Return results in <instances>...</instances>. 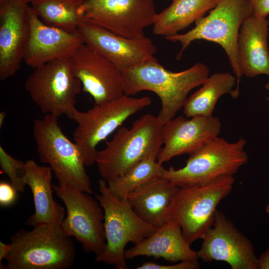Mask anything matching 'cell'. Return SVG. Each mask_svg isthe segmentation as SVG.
<instances>
[{
  "instance_id": "6da1fadb",
  "label": "cell",
  "mask_w": 269,
  "mask_h": 269,
  "mask_svg": "<svg viewBox=\"0 0 269 269\" xmlns=\"http://www.w3.org/2000/svg\"><path fill=\"white\" fill-rule=\"evenodd\" d=\"M209 73L208 66L201 62L182 71L172 72L154 58L122 72L124 93L131 96L142 91L156 94L161 102L158 117L164 124L183 108L189 92L202 85Z\"/></svg>"
},
{
  "instance_id": "7a4b0ae2",
  "label": "cell",
  "mask_w": 269,
  "mask_h": 269,
  "mask_svg": "<svg viewBox=\"0 0 269 269\" xmlns=\"http://www.w3.org/2000/svg\"><path fill=\"white\" fill-rule=\"evenodd\" d=\"M163 124L158 116L146 114L130 128L121 127L105 147L98 150L96 162L106 181L123 174L150 155L157 156L162 145Z\"/></svg>"
},
{
  "instance_id": "3957f363",
  "label": "cell",
  "mask_w": 269,
  "mask_h": 269,
  "mask_svg": "<svg viewBox=\"0 0 269 269\" xmlns=\"http://www.w3.org/2000/svg\"><path fill=\"white\" fill-rule=\"evenodd\" d=\"M5 259L8 269H67L74 264L76 250L61 225L42 224L12 235Z\"/></svg>"
},
{
  "instance_id": "277c9868",
  "label": "cell",
  "mask_w": 269,
  "mask_h": 269,
  "mask_svg": "<svg viewBox=\"0 0 269 269\" xmlns=\"http://www.w3.org/2000/svg\"><path fill=\"white\" fill-rule=\"evenodd\" d=\"M249 0H218L216 6L206 16L197 20L195 26L184 34H176L165 37L173 42L181 43V49L176 56L179 59L184 51L194 40L203 39L219 44L228 56L237 78L236 86L232 98L239 96L240 80L243 76L239 66L238 41L240 28L253 15Z\"/></svg>"
},
{
  "instance_id": "5b68a950",
  "label": "cell",
  "mask_w": 269,
  "mask_h": 269,
  "mask_svg": "<svg viewBox=\"0 0 269 269\" xmlns=\"http://www.w3.org/2000/svg\"><path fill=\"white\" fill-rule=\"evenodd\" d=\"M243 137L231 142L217 136L189 154L186 164L176 169H164L161 177L180 188L203 186L226 176H234L247 163Z\"/></svg>"
},
{
  "instance_id": "8992f818",
  "label": "cell",
  "mask_w": 269,
  "mask_h": 269,
  "mask_svg": "<svg viewBox=\"0 0 269 269\" xmlns=\"http://www.w3.org/2000/svg\"><path fill=\"white\" fill-rule=\"evenodd\" d=\"M100 193L97 200L104 212L106 237L104 250L96 256L95 260L127 269L125 248L129 242L137 244L152 235L157 229L142 220L134 211L127 198L119 199L109 191L107 181H99Z\"/></svg>"
},
{
  "instance_id": "52a82bcc",
  "label": "cell",
  "mask_w": 269,
  "mask_h": 269,
  "mask_svg": "<svg viewBox=\"0 0 269 269\" xmlns=\"http://www.w3.org/2000/svg\"><path fill=\"white\" fill-rule=\"evenodd\" d=\"M33 134L40 160L49 165L58 184L91 194L92 184L81 151L62 131L58 118L45 115L34 120Z\"/></svg>"
},
{
  "instance_id": "ba28073f",
  "label": "cell",
  "mask_w": 269,
  "mask_h": 269,
  "mask_svg": "<svg viewBox=\"0 0 269 269\" xmlns=\"http://www.w3.org/2000/svg\"><path fill=\"white\" fill-rule=\"evenodd\" d=\"M151 104L148 96L134 98L123 95L115 100L95 105L86 111L77 112L72 120L77 126L73 137L86 166L96 162L98 144L119 129L131 116Z\"/></svg>"
},
{
  "instance_id": "9c48e42d",
  "label": "cell",
  "mask_w": 269,
  "mask_h": 269,
  "mask_svg": "<svg viewBox=\"0 0 269 269\" xmlns=\"http://www.w3.org/2000/svg\"><path fill=\"white\" fill-rule=\"evenodd\" d=\"M34 69L24 84L33 102L45 115H65L72 120L82 87L72 72L70 58L55 60Z\"/></svg>"
},
{
  "instance_id": "30bf717a",
  "label": "cell",
  "mask_w": 269,
  "mask_h": 269,
  "mask_svg": "<svg viewBox=\"0 0 269 269\" xmlns=\"http://www.w3.org/2000/svg\"><path fill=\"white\" fill-rule=\"evenodd\" d=\"M234 181V176H226L205 185L180 188L169 218L180 224L189 245L202 239L212 227L217 207L231 192Z\"/></svg>"
},
{
  "instance_id": "8fae6325",
  "label": "cell",
  "mask_w": 269,
  "mask_h": 269,
  "mask_svg": "<svg viewBox=\"0 0 269 269\" xmlns=\"http://www.w3.org/2000/svg\"><path fill=\"white\" fill-rule=\"evenodd\" d=\"M57 196L64 203L66 216L61 226L69 236L74 237L85 252L101 253L106 246L104 212L96 200L73 187L53 185Z\"/></svg>"
},
{
  "instance_id": "7c38bea8",
  "label": "cell",
  "mask_w": 269,
  "mask_h": 269,
  "mask_svg": "<svg viewBox=\"0 0 269 269\" xmlns=\"http://www.w3.org/2000/svg\"><path fill=\"white\" fill-rule=\"evenodd\" d=\"M81 12L84 21L127 38L144 35L156 14L152 0H84Z\"/></svg>"
},
{
  "instance_id": "4fadbf2b",
  "label": "cell",
  "mask_w": 269,
  "mask_h": 269,
  "mask_svg": "<svg viewBox=\"0 0 269 269\" xmlns=\"http://www.w3.org/2000/svg\"><path fill=\"white\" fill-rule=\"evenodd\" d=\"M202 240L197 251L202 261H224L232 269H260L251 240L220 210L217 209L213 224Z\"/></svg>"
},
{
  "instance_id": "5bb4252c",
  "label": "cell",
  "mask_w": 269,
  "mask_h": 269,
  "mask_svg": "<svg viewBox=\"0 0 269 269\" xmlns=\"http://www.w3.org/2000/svg\"><path fill=\"white\" fill-rule=\"evenodd\" d=\"M78 33L83 43L122 72L152 60L157 51L151 40L144 35L127 38L89 21L79 24Z\"/></svg>"
},
{
  "instance_id": "9a60e30c",
  "label": "cell",
  "mask_w": 269,
  "mask_h": 269,
  "mask_svg": "<svg viewBox=\"0 0 269 269\" xmlns=\"http://www.w3.org/2000/svg\"><path fill=\"white\" fill-rule=\"evenodd\" d=\"M74 76L83 90L102 104L124 95L122 72L113 63L84 43L70 58Z\"/></svg>"
},
{
  "instance_id": "2e32d148",
  "label": "cell",
  "mask_w": 269,
  "mask_h": 269,
  "mask_svg": "<svg viewBox=\"0 0 269 269\" xmlns=\"http://www.w3.org/2000/svg\"><path fill=\"white\" fill-rule=\"evenodd\" d=\"M191 118L180 116L163 124V146L157 156L160 164L177 156L189 154L219 136L222 126L219 118L201 115Z\"/></svg>"
},
{
  "instance_id": "e0dca14e",
  "label": "cell",
  "mask_w": 269,
  "mask_h": 269,
  "mask_svg": "<svg viewBox=\"0 0 269 269\" xmlns=\"http://www.w3.org/2000/svg\"><path fill=\"white\" fill-rule=\"evenodd\" d=\"M29 36L23 51V60L36 68L49 62L70 58L83 43L77 33H70L43 23L28 6Z\"/></svg>"
},
{
  "instance_id": "ac0fdd59",
  "label": "cell",
  "mask_w": 269,
  "mask_h": 269,
  "mask_svg": "<svg viewBox=\"0 0 269 269\" xmlns=\"http://www.w3.org/2000/svg\"><path fill=\"white\" fill-rule=\"evenodd\" d=\"M28 3L9 0L0 6V79L4 81L19 70L30 29Z\"/></svg>"
},
{
  "instance_id": "d6986e66",
  "label": "cell",
  "mask_w": 269,
  "mask_h": 269,
  "mask_svg": "<svg viewBox=\"0 0 269 269\" xmlns=\"http://www.w3.org/2000/svg\"><path fill=\"white\" fill-rule=\"evenodd\" d=\"M138 256L162 258L174 263L199 260L197 252L192 250L185 240L180 224L173 220H170L152 235L125 251L126 260Z\"/></svg>"
},
{
  "instance_id": "ffe728a7",
  "label": "cell",
  "mask_w": 269,
  "mask_h": 269,
  "mask_svg": "<svg viewBox=\"0 0 269 269\" xmlns=\"http://www.w3.org/2000/svg\"><path fill=\"white\" fill-rule=\"evenodd\" d=\"M269 25L266 17L253 14L242 25L238 54L242 75L253 78L265 74L269 77Z\"/></svg>"
},
{
  "instance_id": "44dd1931",
  "label": "cell",
  "mask_w": 269,
  "mask_h": 269,
  "mask_svg": "<svg viewBox=\"0 0 269 269\" xmlns=\"http://www.w3.org/2000/svg\"><path fill=\"white\" fill-rule=\"evenodd\" d=\"M180 189L160 177L141 185L127 198L142 220L158 229L169 221L170 208Z\"/></svg>"
},
{
  "instance_id": "7402d4cb",
  "label": "cell",
  "mask_w": 269,
  "mask_h": 269,
  "mask_svg": "<svg viewBox=\"0 0 269 269\" xmlns=\"http://www.w3.org/2000/svg\"><path fill=\"white\" fill-rule=\"evenodd\" d=\"M52 173L49 166L39 165L31 159L25 162V181L31 190L34 205V212L26 221V225H61L65 217V208L53 197Z\"/></svg>"
},
{
  "instance_id": "603a6c76",
  "label": "cell",
  "mask_w": 269,
  "mask_h": 269,
  "mask_svg": "<svg viewBox=\"0 0 269 269\" xmlns=\"http://www.w3.org/2000/svg\"><path fill=\"white\" fill-rule=\"evenodd\" d=\"M218 0H172L167 8L156 13L153 33L165 37L178 34L213 9Z\"/></svg>"
},
{
  "instance_id": "cb8c5ba5",
  "label": "cell",
  "mask_w": 269,
  "mask_h": 269,
  "mask_svg": "<svg viewBox=\"0 0 269 269\" xmlns=\"http://www.w3.org/2000/svg\"><path fill=\"white\" fill-rule=\"evenodd\" d=\"M237 78L230 72L212 74L202 87L189 97L183 107L187 118L195 116H212L217 101L222 96L229 94L232 97Z\"/></svg>"
},
{
  "instance_id": "d4e9b609",
  "label": "cell",
  "mask_w": 269,
  "mask_h": 269,
  "mask_svg": "<svg viewBox=\"0 0 269 269\" xmlns=\"http://www.w3.org/2000/svg\"><path fill=\"white\" fill-rule=\"evenodd\" d=\"M84 0H38L31 7L45 24L70 33H77L84 21L81 10Z\"/></svg>"
},
{
  "instance_id": "484cf974",
  "label": "cell",
  "mask_w": 269,
  "mask_h": 269,
  "mask_svg": "<svg viewBox=\"0 0 269 269\" xmlns=\"http://www.w3.org/2000/svg\"><path fill=\"white\" fill-rule=\"evenodd\" d=\"M156 155L142 159L119 176L107 181L110 192L119 199L128 195L144 184L160 177L164 170Z\"/></svg>"
},
{
  "instance_id": "4316f807",
  "label": "cell",
  "mask_w": 269,
  "mask_h": 269,
  "mask_svg": "<svg viewBox=\"0 0 269 269\" xmlns=\"http://www.w3.org/2000/svg\"><path fill=\"white\" fill-rule=\"evenodd\" d=\"M0 167L1 173L6 174L10 183L17 192H23L26 185L25 179V162L7 153L0 146Z\"/></svg>"
},
{
  "instance_id": "83f0119b",
  "label": "cell",
  "mask_w": 269,
  "mask_h": 269,
  "mask_svg": "<svg viewBox=\"0 0 269 269\" xmlns=\"http://www.w3.org/2000/svg\"><path fill=\"white\" fill-rule=\"evenodd\" d=\"M200 267L198 261H181L172 265H161L152 262L143 263L136 269H197Z\"/></svg>"
},
{
  "instance_id": "f1b7e54d",
  "label": "cell",
  "mask_w": 269,
  "mask_h": 269,
  "mask_svg": "<svg viewBox=\"0 0 269 269\" xmlns=\"http://www.w3.org/2000/svg\"><path fill=\"white\" fill-rule=\"evenodd\" d=\"M17 191L10 183L5 181L0 182V205L2 207H8L12 205L16 199Z\"/></svg>"
},
{
  "instance_id": "f546056e",
  "label": "cell",
  "mask_w": 269,
  "mask_h": 269,
  "mask_svg": "<svg viewBox=\"0 0 269 269\" xmlns=\"http://www.w3.org/2000/svg\"><path fill=\"white\" fill-rule=\"evenodd\" d=\"M253 15L266 17L269 14V0H249Z\"/></svg>"
},
{
  "instance_id": "4dcf8cb0",
  "label": "cell",
  "mask_w": 269,
  "mask_h": 269,
  "mask_svg": "<svg viewBox=\"0 0 269 269\" xmlns=\"http://www.w3.org/2000/svg\"><path fill=\"white\" fill-rule=\"evenodd\" d=\"M10 246L9 244H5L4 243L0 242V269H6V267L4 266L2 262L3 260H5L7 257L10 251Z\"/></svg>"
},
{
  "instance_id": "1f68e13d",
  "label": "cell",
  "mask_w": 269,
  "mask_h": 269,
  "mask_svg": "<svg viewBox=\"0 0 269 269\" xmlns=\"http://www.w3.org/2000/svg\"><path fill=\"white\" fill-rule=\"evenodd\" d=\"M260 269H269V247L258 258Z\"/></svg>"
},
{
  "instance_id": "d6a6232c",
  "label": "cell",
  "mask_w": 269,
  "mask_h": 269,
  "mask_svg": "<svg viewBox=\"0 0 269 269\" xmlns=\"http://www.w3.org/2000/svg\"><path fill=\"white\" fill-rule=\"evenodd\" d=\"M5 116H6V113L4 111H1L0 113V128L3 125Z\"/></svg>"
},
{
  "instance_id": "836d02e7",
  "label": "cell",
  "mask_w": 269,
  "mask_h": 269,
  "mask_svg": "<svg viewBox=\"0 0 269 269\" xmlns=\"http://www.w3.org/2000/svg\"><path fill=\"white\" fill-rule=\"evenodd\" d=\"M265 88H266L267 90H269V81L265 85ZM267 100H268V101L269 102V97H267Z\"/></svg>"
},
{
  "instance_id": "e575fe53",
  "label": "cell",
  "mask_w": 269,
  "mask_h": 269,
  "mask_svg": "<svg viewBox=\"0 0 269 269\" xmlns=\"http://www.w3.org/2000/svg\"><path fill=\"white\" fill-rule=\"evenodd\" d=\"M9 0H0V6H1L6 3Z\"/></svg>"
},
{
  "instance_id": "d590c367",
  "label": "cell",
  "mask_w": 269,
  "mask_h": 269,
  "mask_svg": "<svg viewBox=\"0 0 269 269\" xmlns=\"http://www.w3.org/2000/svg\"><path fill=\"white\" fill-rule=\"evenodd\" d=\"M25 2H26L27 3H28L29 2H30L31 3H32L33 2H34L36 0H23Z\"/></svg>"
},
{
  "instance_id": "8d00e7d4",
  "label": "cell",
  "mask_w": 269,
  "mask_h": 269,
  "mask_svg": "<svg viewBox=\"0 0 269 269\" xmlns=\"http://www.w3.org/2000/svg\"><path fill=\"white\" fill-rule=\"evenodd\" d=\"M266 211L268 214H269V202L266 207Z\"/></svg>"
}]
</instances>
